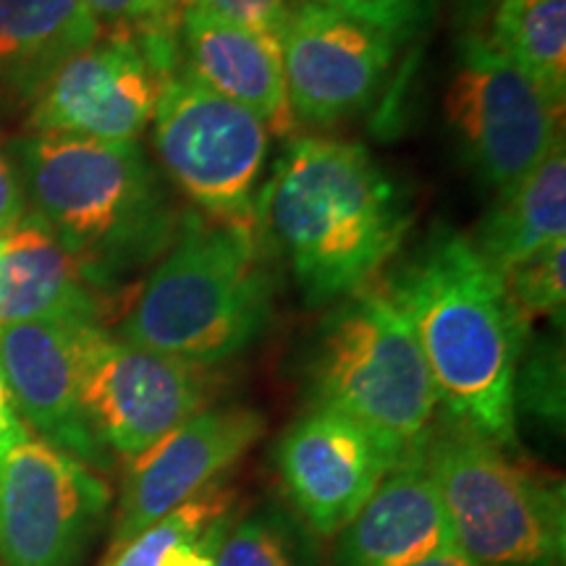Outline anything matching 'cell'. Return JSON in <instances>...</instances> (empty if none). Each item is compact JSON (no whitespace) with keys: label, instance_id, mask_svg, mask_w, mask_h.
Returning <instances> with one entry per match:
<instances>
[{"label":"cell","instance_id":"6da1fadb","mask_svg":"<svg viewBox=\"0 0 566 566\" xmlns=\"http://www.w3.org/2000/svg\"><path fill=\"white\" fill-rule=\"evenodd\" d=\"M409 192L357 142L294 137L254 202V229L310 307L363 292L405 247Z\"/></svg>","mask_w":566,"mask_h":566},{"label":"cell","instance_id":"7a4b0ae2","mask_svg":"<svg viewBox=\"0 0 566 566\" xmlns=\"http://www.w3.org/2000/svg\"><path fill=\"white\" fill-rule=\"evenodd\" d=\"M384 289L412 325L446 417L514 451V384L533 321L501 273L467 233L438 226Z\"/></svg>","mask_w":566,"mask_h":566},{"label":"cell","instance_id":"3957f363","mask_svg":"<svg viewBox=\"0 0 566 566\" xmlns=\"http://www.w3.org/2000/svg\"><path fill=\"white\" fill-rule=\"evenodd\" d=\"M21 174L34 216L97 294L158 263L179 233L184 212L137 142L34 134L21 145Z\"/></svg>","mask_w":566,"mask_h":566},{"label":"cell","instance_id":"277c9868","mask_svg":"<svg viewBox=\"0 0 566 566\" xmlns=\"http://www.w3.org/2000/svg\"><path fill=\"white\" fill-rule=\"evenodd\" d=\"M254 221L187 210L168 252L142 281L118 338L202 367L258 342L273 317L275 281Z\"/></svg>","mask_w":566,"mask_h":566},{"label":"cell","instance_id":"5b68a950","mask_svg":"<svg viewBox=\"0 0 566 566\" xmlns=\"http://www.w3.org/2000/svg\"><path fill=\"white\" fill-rule=\"evenodd\" d=\"M307 386L313 407L363 424L396 464L420 454L436 424L433 378L412 325L384 286L346 296L323 317Z\"/></svg>","mask_w":566,"mask_h":566},{"label":"cell","instance_id":"8992f818","mask_svg":"<svg viewBox=\"0 0 566 566\" xmlns=\"http://www.w3.org/2000/svg\"><path fill=\"white\" fill-rule=\"evenodd\" d=\"M454 548L480 566H564V483L537 475L512 451L454 420L422 446Z\"/></svg>","mask_w":566,"mask_h":566},{"label":"cell","instance_id":"52a82bcc","mask_svg":"<svg viewBox=\"0 0 566 566\" xmlns=\"http://www.w3.org/2000/svg\"><path fill=\"white\" fill-rule=\"evenodd\" d=\"M271 129L202 84L184 63L163 76L153 145L176 189L216 221H254Z\"/></svg>","mask_w":566,"mask_h":566},{"label":"cell","instance_id":"ba28073f","mask_svg":"<svg viewBox=\"0 0 566 566\" xmlns=\"http://www.w3.org/2000/svg\"><path fill=\"white\" fill-rule=\"evenodd\" d=\"M443 108L462 160L495 195L525 179L562 139L564 111L483 32H464L459 40Z\"/></svg>","mask_w":566,"mask_h":566},{"label":"cell","instance_id":"9c48e42d","mask_svg":"<svg viewBox=\"0 0 566 566\" xmlns=\"http://www.w3.org/2000/svg\"><path fill=\"white\" fill-rule=\"evenodd\" d=\"M218 394L216 367L142 349L101 323L82 328L80 405L105 451L132 459L150 449Z\"/></svg>","mask_w":566,"mask_h":566},{"label":"cell","instance_id":"30bf717a","mask_svg":"<svg viewBox=\"0 0 566 566\" xmlns=\"http://www.w3.org/2000/svg\"><path fill=\"white\" fill-rule=\"evenodd\" d=\"M111 509L92 467L27 436L0 459V562L80 566Z\"/></svg>","mask_w":566,"mask_h":566},{"label":"cell","instance_id":"8fae6325","mask_svg":"<svg viewBox=\"0 0 566 566\" xmlns=\"http://www.w3.org/2000/svg\"><path fill=\"white\" fill-rule=\"evenodd\" d=\"M396 42L375 27L296 0L281 32L283 76L294 122L334 126L375 101Z\"/></svg>","mask_w":566,"mask_h":566},{"label":"cell","instance_id":"7c38bea8","mask_svg":"<svg viewBox=\"0 0 566 566\" xmlns=\"http://www.w3.org/2000/svg\"><path fill=\"white\" fill-rule=\"evenodd\" d=\"M263 433L265 417L258 409L208 407L126 459L108 554L216 485Z\"/></svg>","mask_w":566,"mask_h":566},{"label":"cell","instance_id":"4fadbf2b","mask_svg":"<svg viewBox=\"0 0 566 566\" xmlns=\"http://www.w3.org/2000/svg\"><path fill=\"white\" fill-rule=\"evenodd\" d=\"M160 71L129 34L82 48L34 92L30 124L38 134L134 142L153 124Z\"/></svg>","mask_w":566,"mask_h":566},{"label":"cell","instance_id":"5bb4252c","mask_svg":"<svg viewBox=\"0 0 566 566\" xmlns=\"http://www.w3.org/2000/svg\"><path fill=\"white\" fill-rule=\"evenodd\" d=\"M275 464L283 491L310 533L334 537L396 462L363 424L334 409L313 407L281 436Z\"/></svg>","mask_w":566,"mask_h":566},{"label":"cell","instance_id":"9a60e30c","mask_svg":"<svg viewBox=\"0 0 566 566\" xmlns=\"http://www.w3.org/2000/svg\"><path fill=\"white\" fill-rule=\"evenodd\" d=\"M80 321H34L0 328V378L21 422L42 441L92 470H108V451L92 436L80 405Z\"/></svg>","mask_w":566,"mask_h":566},{"label":"cell","instance_id":"2e32d148","mask_svg":"<svg viewBox=\"0 0 566 566\" xmlns=\"http://www.w3.org/2000/svg\"><path fill=\"white\" fill-rule=\"evenodd\" d=\"M336 537V566H415L454 548L441 495L422 454L394 464Z\"/></svg>","mask_w":566,"mask_h":566},{"label":"cell","instance_id":"e0dca14e","mask_svg":"<svg viewBox=\"0 0 566 566\" xmlns=\"http://www.w3.org/2000/svg\"><path fill=\"white\" fill-rule=\"evenodd\" d=\"M179 45L181 63L197 80L254 113L273 137H292L296 122L289 105L279 38L184 9Z\"/></svg>","mask_w":566,"mask_h":566},{"label":"cell","instance_id":"ac0fdd59","mask_svg":"<svg viewBox=\"0 0 566 566\" xmlns=\"http://www.w3.org/2000/svg\"><path fill=\"white\" fill-rule=\"evenodd\" d=\"M103 300L80 260L38 216L6 231L0 247V328L34 321L101 323Z\"/></svg>","mask_w":566,"mask_h":566},{"label":"cell","instance_id":"d6986e66","mask_svg":"<svg viewBox=\"0 0 566 566\" xmlns=\"http://www.w3.org/2000/svg\"><path fill=\"white\" fill-rule=\"evenodd\" d=\"M485 263L501 275L566 242V153L558 139L551 153L499 200L470 237Z\"/></svg>","mask_w":566,"mask_h":566},{"label":"cell","instance_id":"ffe728a7","mask_svg":"<svg viewBox=\"0 0 566 566\" xmlns=\"http://www.w3.org/2000/svg\"><path fill=\"white\" fill-rule=\"evenodd\" d=\"M101 38L84 0H0V84L38 92L51 71Z\"/></svg>","mask_w":566,"mask_h":566},{"label":"cell","instance_id":"44dd1931","mask_svg":"<svg viewBox=\"0 0 566 566\" xmlns=\"http://www.w3.org/2000/svg\"><path fill=\"white\" fill-rule=\"evenodd\" d=\"M488 40L564 111L566 0H501Z\"/></svg>","mask_w":566,"mask_h":566},{"label":"cell","instance_id":"7402d4cb","mask_svg":"<svg viewBox=\"0 0 566 566\" xmlns=\"http://www.w3.org/2000/svg\"><path fill=\"white\" fill-rule=\"evenodd\" d=\"M233 506L237 493L216 483L105 556L101 566H195L208 562L229 527Z\"/></svg>","mask_w":566,"mask_h":566},{"label":"cell","instance_id":"603a6c76","mask_svg":"<svg viewBox=\"0 0 566 566\" xmlns=\"http://www.w3.org/2000/svg\"><path fill=\"white\" fill-rule=\"evenodd\" d=\"M212 566H315L304 530L275 506L258 509L223 530Z\"/></svg>","mask_w":566,"mask_h":566},{"label":"cell","instance_id":"cb8c5ba5","mask_svg":"<svg viewBox=\"0 0 566 566\" xmlns=\"http://www.w3.org/2000/svg\"><path fill=\"white\" fill-rule=\"evenodd\" d=\"M97 24H113L137 40L150 61L179 53L181 11L171 0H84Z\"/></svg>","mask_w":566,"mask_h":566},{"label":"cell","instance_id":"d4e9b609","mask_svg":"<svg viewBox=\"0 0 566 566\" xmlns=\"http://www.w3.org/2000/svg\"><path fill=\"white\" fill-rule=\"evenodd\" d=\"M516 409L535 415L551 428L564 424V354L556 344L525 346L514 384Z\"/></svg>","mask_w":566,"mask_h":566},{"label":"cell","instance_id":"484cf974","mask_svg":"<svg viewBox=\"0 0 566 566\" xmlns=\"http://www.w3.org/2000/svg\"><path fill=\"white\" fill-rule=\"evenodd\" d=\"M564 273L566 242L548 247V250L525 260L522 265L512 268V271L501 275V279H504L516 307L527 315V321L541 315L558 317V321H562L566 304Z\"/></svg>","mask_w":566,"mask_h":566},{"label":"cell","instance_id":"4316f807","mask_svg":"<svg viewBox=\"0 0 566 566\" xmlns=\"http://www.w3.org/2000/svg\"><path fill=\"white\" fill-rule=\"evenodd\" d=\"M307 3L365 21L388 34L396 45H405L415 34L428 30L436 0H307Z\"/></svg>","mask_w":566,"mask_h":566},{"label":"cell","instance_id":"83f0119b","mask_svg":"<svg viewBox=\"0 0 566 566\" xmlns=\"http://www.w3.org/2000/svg\"><path fill=\"white\" fill-rule=\"evenodd\" d=\"M184 9L202 11L208 17L247 27V30L273 34L279 40L289 19L286 0H181V11Z\"/></svg>","mask_w":566,"mask_h":566},{"label":"cell","instance_id":"f1b7e54d","mask_svg":"<svg viewBox=\"0 0 566 566\" xmlns=\"http://www.w3.org/2000/svg\"><path fill=\"white\" fill-rule=\"evenodd\" d=\"M24 184L9 155L0 150V231H9L27 216Z\"/></svg>","mask_w":566,"mask_h":566},{"label":"cell","instance_id":"f546056e","mask_svg":"<svg viewBox=\"0 0 566 566\" xmlns=\"http://www.w3.org/2000/svg\"><path fill=\"white\" fill-rule=\"evenodd\" d=\"M30 436L27 433V424L21 422V417L13 407L9 388H6L3 378H0V459H3L19 441Z\"/></svg>","mask_w":566,"mask_h":566},{"label":"cell","instance_id":"4dcf8cb0","mask_svg":"<svg viewBox=\"0 0 566 566\" xmlns=\"http://www.w3.org/2000/svg\"><path fill=\"white\" fill-rule=\"evenodd\" d=\"M501 0H454L457 21L464 32H483Z\"/></svg>","mask_w":566,"mask_h":566},{"label":"cell","instance_id":"1f68e13d","mask_svg":"<svg viewBox=\"0 0 566 566\" xmlns=\"http://www.w3.org/2000/svg\"><path fill=\"white\" fill-rule=\"evenodd\" d=\"M415 566H480V564L472 562V558H467L459 548H446L441 554L424 558V562Z\"/></svg>","mask_w":566,"mask_h":566},{"label":"cell","instance_id":"d6a6232c","mask_svg":"<svg viewBox=\"0 0 566 566\" xmlns=\"http://www.w3.org/2000/svg\"><path fill=\"white\" fill-rule=\"evenodd\" d=\"M195 566H212V558H208V562H202V564H195Z\"/></svg>","mask_w":566,"mask_h":566},{"label":"cell","instance_id":"836d02e7","mask_svg":"<svg viewBox=\"0 0 566 566\" xmlns=\"http://www.w3.org/2000/svg\"><path fill=\"white\" fill-rule=\"evenodd\" d=\"M171 3L176 6V9H179V11H181V0H171Z\"/></svg>","mask_w":566,"mask_h":566},{"label":"cell","instance_id":"e575fe53","mask_svg":"<svg viewBox=\"0 0 566 566\" xmlns=\"http://www.w3.org/2000/svg\"><path fill=\"white\" fill-rule=\"evenodd\" d=\"M3 237H6V233H3V231H0V247H3Z\"/></svg>","mask_w":566,"mask_h":566}]
</instances>
